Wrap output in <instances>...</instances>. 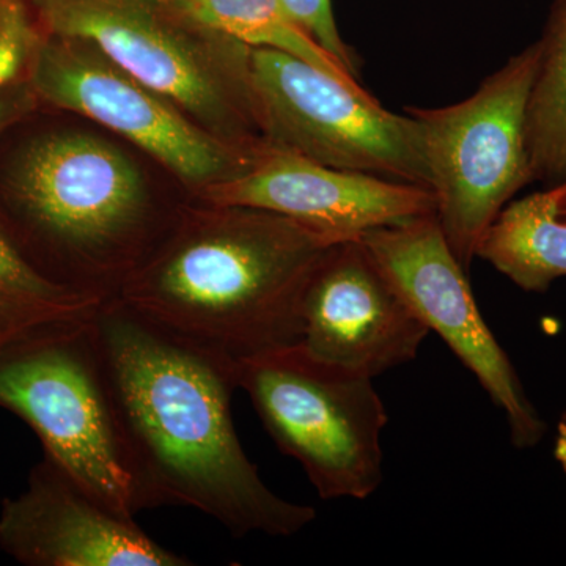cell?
I'll return each mask as SVG.
<instances>
[{
	"label": "cell",
	"mask_w": 566,
	"mask_h": 566,
	"mask_svg": "<svg viewBox=\"0 0 566 566\" xmlns=\"http://www.w3.org/2000/svg\"><path fill=\"white\" fill-rule=\"evenodd\" d=\"M112 389L151 509L181 505L234 536H292L314 506L273 493L232 419L238 360L148 322L118 297L93 316Z\"/></svg>",
	"instance_id": "1"
},
{
	"label": "cell",
	"mask_w": 566,
	"mask_h": 566,
	"mask_svg": "<svg viewBox=\"0 0 566 566\" xmlns=\"http://www.w3.org/2000/svg\"><path fill=\"white\" fill-rule=\"evenodd\" d=\"M338 243L275 212L211 205L178 216L115 297L148 322L241 360L300 344L305 289Z\"/></svg>",
	"instance_id": "2"
},
{
	"label": "cell",
	"mask_w": 566,
	"mask_h": 566,
	"mask_svg": "<svg viewBox=\"0 0 566 566\" xmlns=\"http://www.w3.org/2000/svg\"><path fill=\"white\" fill-rule=\"evenodd\" d=\"M11 196L61 281L111 300L158 248L161 229L136 164L91 134H52L18 163Z\"/></svg>",
	"instance_id": "3"
},
{
	"label": "cell",
	"mask_w": 566,
	"mask_h": 566,
	"mask_svg": "<svg viewBox=\"0 0 566 566\" xmlns=\"http://www.w3.org/2000/svg\"><path fill=\"white\" fill-rule=\"evenodd\" d=\"M44 32L95 44L111 61L243 150L266 145L252 48L193 20L177 0H32Z\"/></svg>",
	"instance_id": "4"
},
{
	"label": "cell",
	"mask_w": 566,
	"mask_h": 566,
	"mask_svg": "<svg viewBox=\"0 0 566 566\" xmlns=\"http://www.w3.org/2000/svg\"><path fill=\"white\" fill-rule=\"evenodd\" d=\"M95 314L0 346V406L31 424L71 479L136 517L151 509L150 499L123 430Z\"/></svg>",
	"instance_id": "5"
},
{
	"label": "cell",
	"mask_w": 566,
	"mask_h": 566,
	"mask_svg": "<svg viewBox=\"0 0 566 566\" xmlns=\"http://www.w3.org/2000/svg\"><path fill=\"white\" fill-rule=\"evenodd\" d=\"M238 385L323 501H364L381 485L389 417L374 378L322 359L300 342L238 360Z\"/></svg>",
	"instance_id": "6"
},
{
	"label": "cell",
	"mask_w": 566,
	"mask_h": 566,
	"mask_svg": "<svg viewBox=\"0 0 566 566\" xmlns=\"http://www.w3.org/2000/svg\"><path fill=\"white\" fill-rule=\"evenodd\" d=\"M539 44L517 52L464 102L406 107L434 193L436 219L468 271L483 237L532 178L526 123Z\"/></svg>",
	"instance_id": "7"
},
{
	"label": "cell",
	"mask_w": 566,
	"mask_h": 566,
	"mask_svg": "<svg viewBox=\"0 0 566 566\" xmlns=\"http://www.w3.org/2000/svg\"><path fill=\"white\" fill-rule=\"evenodd\" d=\"M251 82L264 140L334 169L428 186L415 122L286 52L252 48Z\"/></svg>",
	"instance_id": "8"
},
{
	"label": "cell",
	"mask_w": 566,
	"mask_h": 566,
	"mask_svg": "<svg viewBox=\"0 0 566 566\" xmlns=\"http://www.w3.org/2000/svg\"><path fill=\"white\" fill-rule=\"evenodd\" d=\"M29 76L44 102L117 133L197 188L243 172L263 150L219 139L88 41L46 33Z\"/></svg>",
	"instance_id": "9"
},
{
	"label": "cell",
	"mask_w": 566,
	"mask_h": 566,
	"mask_svg": "<svg viewBox=\"0 0 566 566\" xmlns=\"http://www.w3.org/2000/svg\"><path fill=\"white\" fill-rule=\"evenodd\" d=\"M359 240L428 331L449 345L504 412L513 446H538L546 422L480 314L464 266L436 214L370 230Z\"/></svg>",
	"instance_id": "10"
},
{
	"label": "cell",
	"mask_w": 566,
	"mask_h": 566,
	"mask_svg": "<svg viewBox=\"0 0 566 566\" xmlns=\"http://www.w3.org/2000/svg\"><path fill=\"white\" fill-rule=\"evenodd\" d=\"M203 191L216 207L275 212L340 243L436 214L434 193L423 186L334 169L268 144L243 172Z\"/></svg>",
	"instance_id": "11"
},
{
	"label": "cell",
	"mask_w": 566,
	"mask_h": 566,
	"mask_svg": "<svg viewBox=\"0 0 566 566\" xmlns=\"http://www.w3.org/2000/svg\"><path fill=\"white\" fill-rule=\"evenodd\" d=\"M428 334L359 238L333 245L305 289L301 344L370 378L415 360Z\"/></svg>",
	"instance_id": "12"
},
{
	"label": "cell",
	"mask_w": 566,
	"mask_h": 566,
	"mask_svg": "<svg viewBox=\"0 0 566 566\" xmlns=\"http://www.w3.org/2000/svg\"><path fill=\"white\" fill-rule=\"evenodd\" d=\"M0 546L29 566H186L191 562L156 543L44 458L28 490L0 510Z\"/></svg>",
	"instance_id": "13"
},
{
	"label": "cell",
	"mask_w": 566,
	"mask_h": 566,
	"mask_svg": "<svg viewBox=\"0 0 566 566\" xmlns=\"http://www.w3.org/2000/svg\"><path fill=\"white\" fill-rule=\"evenodd\" d=\"M476 256L526 292L566 277V180L506 205Z\"/></svg>",
	"instance_id": "14"
},
{
	"label": "cell",
	"mask_w": 566,
	"mask_h": 566,
	"mask_svg": "<svg viewBox=\"0 0 566 566\" xmlns=\"http://www.w3.org/2000/svg\"><path fill=\"white\" fill-rule=\"evenodd\" d=\"M107 301V300H106ZM104 300L55 281L0 227V340L87 318Z\"/></svg>",
	"instance_id": "15"
},
{
	"label": "cell",
	"mask_w": 566,
	"mask_h": 566,
	"mask_svg": "<svg viewBox=\"0 0 566 566\" xmlns=\"http://www.w3.org/2000/svg\"><path fill=\"white\" fill-rule=\"evenodd\" d=\"M539 44L527 107L526 140L534 180H566V0H556Z\"/></svg>",
	"instance_id": "16"
},
{
	"label": "cell",
	"mask_w": 566,
	"mask_h": 566,
	"mask_svg": "<svg viewBox=\"0 0 566 566\" xmlns=\"http://www.w3.org/2000/svg\"><path fill=\"white\" fill-rule=\"evenodd\" d=\"M178 6L211 31L251 48L286 52L338 80L357 82L329 52L293 21L281 0H177Z\"/></svg>",
	"instance_id": "17"
},
{
	"label": "cell",
	"mask_w": 566,
	"mask_h": 566,
	"mask_svg": "<svg viewBox=\"0 0 566 566\" xmlns=\"http://www.w3.org/2000/svg\"><path fill=\"white\" fill-rule=\"evenodd\" d=\"M44 36L32 0H0V92L31 69Z\"/></svg>",
	"instance_id": "18"
},
{
	"label": "cell",
	"mask_w": 566,
	"mask_h": 566,
	"mask_svg": "<svg viewBox=\"0 0 566 566\" xmlns=\"http://www.w3.org/2000/svg\"><path fill=\"white\" fill-rule=\"evenodd\" d=\"M293 21L324 51L340 63L348 73L357 77V62L354 52L346 46L334 20L331 0H281Z\"/></svg>",
	"instance_id": "19"
},
{
	"label": "cell",
	"mask_w": 566,
	"mask_h": 566,
	"mask_svg": "<svg viewBox=\"0 0 566 566\" xmlns=\"http://www.w3.org/2000/svg\"><path fill=\"white\" fill-rule=\"evenodd\" d=\"M554 455L558 464L562 465L566 475V422L560 420L557 427L556 449H554Z\"/></svg>",
	"instance_id": "20"
},
{
	"label": "cell",
	"mask_w": 566,
	"mask_h": 566,
	"mask_svg": "<svg viewBox=\"0 0 566 566\" xmlns=\"http://www.w3.org/2000/svg\"><path fill=\"white\" fill-rule=\"evenodd\" d=\"M13 107L14 103L11 102L9 96H3L0 92V128L10 120L11 115H13Z\"/></svg>",
	"instance_id": "21"
},
{
	"label": "cell",
	"mask_w": 566,
	"mask_h": 566,
	"mask_svg": "<svg viewBox=\"0 0 566 566\" xmlns=\"http://www.w3.org/2000/svg\"><path fill=\"white\" fill-rule=\"evenodd\" d=\"M560 420H564V422H566V411L564 412V415H562V419Z\"/></svg>",
	"instance_id": "22"
},
{
	"label": "cell",
	"mask_w": 566,
	"mask_h": 566,
	"mask_svg": "<svg viewBox=\"0 0 566 566\" xmlns=\"http://www.w3.org/2000/svg\"><path fill=\"white\" fill-rule=\"evenodd\" d=\"M2 345H3V344H2V340H0V346H2Z\"/></svg>",
	"instance_id": "23"
}]
</instances>
